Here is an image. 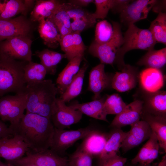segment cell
Masks as SVG:
<instances>
[{
    "label": "cell",
    "instance_id": "obj_19",
    "mask_svg": "<svg viewBox=\"0 0 166 166\" xmlns=\"http://www.w3.org/2000/svg\"><path fill=\"white\" fill-rule=\"evenodd\" d=\"M34 4L31 0H0V18L10 19L20 14L25 16Z\"/></svg>",
    "mask_w": 166,
    "mask_h": 166
},
{
    "label": "cell",
    "instance_id": "obj_50",
    "mask_svg": "<svg viewBox=\"0 0 166 166\" xmlns=\"http://www.w3.org/2000/svg\"><path fill=\"white\" fill-rule=\"evenodd\" d=\"M141 166H150V164H147V165H143V164H140Z\"/></svg>",
    "mask_w": 166,
    "mask_h": 166
},
{
    "label": "cell",
    "instance_id": "obj_24",
    "mask_svg": "<svg viewBox=\"0 0 166 166\" xmlns=\"http://www.w3.org/2000/svg\"><path fill=\"white\" fill-rule=\"evenodd\" d=\"M84 56L77 55L69 61L65 67L58 75L56 84L58 93L63 94L80 69V66Z\"/></svg>",
    "mask_w": 166,
    "mask_h": 166
},
{
    "label": "cell",
    "instance_id": "obj_47",
    "mask_svg": "<svg viewBox=\"0 0 166 166\" xmlns=\"http://www.w3.org/2000/svg\"><path fill=\"white\" fill-rule=\"evenodd\" d=\"M6 162L9 163L14 166H38L31 163L19 162L15 160L10 161H6Z\"/></svg>",
    "mask_w": 166,
    "mask_h": 166
},
{
    "label": "cell",
    "instance_id": "obj_1",
    "mask_svg": "<svg viewBox=\"0 0 166 166\" xmlns=\"http://www.w3.org/2000/svg\"><path fill=\"white\" fill-rule=\"evenodd\" d=\"M9 127L14 135L20 136L33 152L45 150L51 146L54 127L49 118L26 113L17 124Z\"/></svg>",
    "mask_w": 166,
    "mask_h": 166
},
{
    "label": "cell",
    "instance_id": "obj_45",
    "mask_svg": "<svg viewBox=\"0 0 166 166\" xmlns=\"http://www.w3.org/2000/svg\"><path fill=\"white\" fill-rule=\"evenodd\" d=\"M131 0H115L114 6L112 10L114 12L120 13L122 9Z\"/></svg>",
    "mask_w": 166,
    "mask_h": 166
},
{
    "label": "cell",
    "instance_id": "obj_46",
    "mask_svg": "<svg viewBox=\"0 0 166 166\" xmlns=\"http://www.w3.org/2000/svg\"><path fill=\"white\" fill-rule=\"evenodd\" d=\"M93 0H71L68 2L74 6L82 7L88 6L92 3H94Z\"/></svg>",
    "mask_w": 166,
    "mask_h": 166
},
{
    "label": "cell",
    "instance_id": "obj_12",
    "mask_svg": "<svg viewBox=\"0 0 166 166\" xmlns=\"http://www.w3.org/2000/svg\"><path fill=\"white\" fill-rule=\"evenodd\" d=\"M15 160L38 166H69L67 157L60 156L49 148L38 152L28 151L25 156Z\"/></svg>",
    "mask_w": 166,
    "mask_h": 166
},
{
    "label": "cell",
    "instance_id": "obj_42",
    "mask_svg": "<svg viewBox=\"0 0 166 166\" xmlns=\"http://www.w3.org/2000/svg\"><path fill=\"white\" fill-rule=\"evenodd\" d=\"M127 160V158L116 154L100 159L98 166H124Z\"/></svg>",
    "mask_w": 166,
    "mask_h": 166
},
{
    "label": "cell",
    "instance_id": "obj_31",
    "mask_svg": "<svg viewBox=\"0 0 166 166\" xmlns=\"http://www.w3.org/2000/svg\"><path fill=\"white\" fill-rule=\"evenodd\" d=\"M127 134L120 128H117L107 140L104 148L99 155L100 159L114 156L117 154Z\"/></svg>",
    "mask_w": 166,
    "mask_h": 166
},
{
    "label": "cell",
    "instance_id": "obj_43",
    "mask_svg": "<svg viewBox=\"0 0 166 166\" xmlns=\"http://www.w3.org/2000/svg\"><path fill=\"white\" fill-rule=\"evenodd\" d=\"M73 43L76 56L81 55L84 56L86 47L83 41L81 32L76 31L72 33Z\"/></svg>",
    "mask_w": 166,
    "mask_h": 166
},
{
    "label": "cell",
    "instance_id": "obj_4",
    "mask_svg": "<svg viewBox=\"0 0 166 166\" xmlns=\"http://www.w3.org/2000/svg\"><path fill=\"white\" fill-rule=\"evenodd\" d=\"M123 38V43L118 51L115 62L120 70L125 65L124 58L127 52L134 49L152 50L157 43L149 29H140L134 24L128 26Z\"/></svg>",
    "mask_w": 166,
    "mask_h": 166
},
{
    "label": "cell",
    "instance_id": "obj_23",
    "mask_svg": "<svg viewBox=\"0 0 166 166\" xmlns=\"http://www.w3.org/2000/svg\"><path fill=\"white\" fill-rule=\"evenodd\" d=\"M159 145L155 134L152 131L149 138L137 155L131 160L133 164H150L158 157Z\"/></svg>",
    "mask_w": 166,
    "mask_h": 166
},
{
    "label": "cell",
    "instance_id": "obj_40",
    "mask_svg": "<svg viewBox=\"0 0 166 166\" xmlns=\"http://www.w3.org/2000/svg\"><path fill=\"white\" fill-rule=\"evenodd\" d=\"M93 14V13H92ZM96 19L93 16L73 20L71 22V29L72 32H81L82 31L93 26L96 22Z\"/></svg>",
    "mask_w": 166,
    "mask_h": 166
},
{
    "label": "cell",
    "instance_id": "obj_26",
    "mask_svg": "<svg viewBox=\"0 0 166 166\" xmlns=\"http://www.w3.org/2000/svg\"><path fill=\"white\" fill-rule=\"evenodd\" d=\"M38 22V32L44 43L49 48H57L61 39L57 26L48 18L42 19Z\"/></svg>",
    "mask_w": 166,
    "mask_h": 166
},
{
    "label": "cell",
    "instance_id": "obj_33",
    "mask_svg": "<svg viewBox=\"0 0 166 166\" xmlns=\"http://www.w3.org/2000/svg\"><path fill=\"white\" fill-rule=\"evenodd\" d=\"M24 72V78L26 84L41 81L44 80L47 74L45 69L42 64L32 61L26 64Z\"/></svg>",
    "mask_w": 166,
    "mask_h": 166
},
{
    "label": "cell",
    "instance_id": "obj_18",
    "mask_svg": "<svg viewBox=\"0 0 166 166\" xmlns=\"http://www.w3.org/2000/svg\"><path fill=\"white\" fill-rule=\"evenodd\" d=\"M143 111L150 114L166 117V93L165 91L154 92L144 91Z\"/></svg>",
    "mask_w": 166,
    "mask_h": 166
},
{
    "label": "cell",
    "instance_id": "obj_10",
    "mask_svg": "<svg viewBox=\"0 0 166 166\" xmlns=\"http://www.w3.org/2000/svg\"><path fill=\"white\" fill-rule=\"evenodd\" d=\"M32 22L22 15L10 19L0 18V42L15 36H29Z\"/></svg>",
    "mask_w": 166,
    "mask_h": 166
},
{
    "label": "cell",
    "instance_id": "obj_32",
    "mask_svg": "<svg viewBox=\"0 0 166 166\" xmlns=\"http://www.w3.org/2000/svg\"><path fill=\"white\" fill-rule=\"evenodd\" d=\"M156 43L166 44V14L159 12L157 17L151 23L148 29Z\"/></svg>",
    "mask_w": 166,
    "mask_h": 166
},
{
    "label": "cell",
    "instance_id": "obj_7",
    "mask_svg": "<svg viewBox=\"0 0 166 166\" xmlns=\"http://www.w3.org/2000/svg\"><path fill=\"white\" fill-rule=\"evenodd\" d=\"M26 99L25 92L14 95L0 97V118L1 121H9L10 126L17 124L24 114Z\"/></svg>",
    "mask_w": 166,
    "mask_h": 166
},
{
    "label": "cell",
    "instance_id": "obj_21",
    "mask_svg": "<svg viewBox=\"0 0 166 166\" xmlns=\"http://www.w3.org/2000/svg\"><path fill=\"white\" fill-rule=\"evenodd\" d=\"M64 2L56 0L36 1L30 13V20L38 22L42 19L50 18L61 8Z\"/></svg>",
    "mask_w": 166,
    "mask_h": 166
},
{
    "label": "cell",
    "instance_id": "obj_3",
    "mask_svg": "<svg viewBox=\"0 0 166 166\" xmlns=\"http://www.w3.org/2000/svg\"><path fill=\"white\" fill-rule=\"evenodd\" d=\"M28 62L0 58V97L10 92H25L24 68Z\"/></svg>",
    "mask_w": 166,
    "mask_h": 166
},
{
    "label": "cell",
    "instance_id": "obj_14",
    "mask_svg": "<svg viewBox=\"0 0 166 166\" xmlns=\"http://www.w3.org/2000/svg\"><path fill=\"white\" fill-rule=\"evenodd\" d=\"M130 130L127 134L121 148L124 152L139 145L149 138L152 131L148 124L141 120L131 125Z\"/></svg>",
    "mask_w": 166,
    "mask_h": 166
},
{
    "label": "cell",
    "instance_id": "obj_37",
    "mask_svg": "<svg viewBox=\"0 0 166 166\" xmlns=\"http://www.w3.org/2000/svg\"><path fill=\"white\" fill-rule=\"evenodd\" d=\"M94 3L96 7L95 11L93 13L94 18L96 19H104L113 8L115 0H95Z\"/></svg>",
    "mask_w": 166,
    "mask_h": 166
},
{
    "label": "cell",
    "instance_id": "obj_20",
    "mask_svg": "<svg viewBox=\"0 0 166 166\" xmlns=\"http://www.w3.org/2000/svg\"><path fill=\"white\" fill-rule=\"evenodd\" d=\"M139 82L144 91L154 92L159 90L164 85L163 75L160 69L147 68L139 75Z\"/></svg>",
    "mask_w": 166,
    "mask_h": 166
},
{
    "label": "cell",
    "instance_id": "obj_8",
    "mask_svg": "<svg viewBox=\"0 0 166 166\" xmlns=\"http://www.w3.org/2000/svg\"><path fill=\"white\" fill-rule=\"evenodd\" d=\"M94 129L90 126L76 130H67L54 128L49 149L62 156L65 151L77 141L84 139Z\"/></svg>",
    "mask_w": 166,
    "mask_h": 166
},
{
    "label": "cell",
    "instance_id": "obj_27",
    "mask_svg": "<svg viewBox=\"0 0 166 166\" xmlns=\"http://www.w3.org/2000/svg\"><path fill=\"white\" fill-rule=\"evenodd\" d=\"M35 54L39 58L40 64L44 67L47 73L52 75L56 73L57 65L63 58H66L65 54L48 49L37 51Z\"/></svg>",
    "mask_w": 166,
    "mask_h": 166
},
{
    "label": "cell",
    "instance_id": "obj_49",
    "mask_svg": "<svg viewBox=\"0 0 166 166\" xmlns=\"http://www.w3.org/2000/svg\"><path fill=\"white\" fill-rule=\"evenodd\" d=\"M0 166H14L12 164L6 162L4 163L0 160Z\"/></svg>",
    "mask_w": 166,
    "mask_h": 166
},
{
    "label": "cell",
    "instance_id": "obj_35",
    "mask_svg": "<svg viewBox=\"0 0 166 166\" xmlns=\"http://www.w3.org/2000/svg\"><path fill=\"white\" fill-rule=\"evenodd\" d=\"M93 156L80 145L68 158L69 166H92Z\"/></svg>",
    "mask_w": 166,
    "mask_h": 166
},
{
    "label": "cell",
    "instance_id": "obj_17",
    "mask_svg": "<svg viewBox=\"0 0 166 166\" xmlns=\"http://www.w3.org/2000/svg\"><path fill=\"white\" fill-rule=\"evenodd\" d=\"M112 80L105 72V64L100 63L91 69L89 73L88 90L94 93L93 100L101 98V93L111 85Z\"/></svg>",
    "mask_w": 166,
    "mask_h": 166
},
{
    "label": "cell",
    "instance_id": "obj_25",
    "mask_svg": "<svg viewBox=\"0 0 166 166\" xmlns=\"http://www.w3.org/2000/svg\"><path fill=\"white\" fill-rule=\"evenodd\" d=\"M142 120L146 121L156 135L160 147L166 152V117L154 115L142 111Z\"/></svg>",
    "mask_w": 166,
    "mask_h": 166
},
{
    "label": "cell",
    "instance_id": "obj_38",
    "mask_svg": "<svg viewBox=\"0 0 166 166\" xmlns=\"http://www.w3.org/2000/svg\"><path fill=\"white\" fill-rule=\"evenodd\" d=\"M64 7L70 19L73 20L91 17V13L82 7L73 5L68 2L64 3Z\"/></svg>",
    "mask_w": 166,
    "mask_h": 166
},
{
    "label": "cell",
    "instance_id": "obj_16",
    "mask_svg": "<svg viewBox=\"0 0 166 166\" xmlns=\"http://www.w3.org/2000/svg\"><path fill=\"white\" fill-rule=\"evenodd\" d=\"M143 102L140 99H136L127 105L122 112L116 115L112 122L110 126L121 128L131 125L140 120L143 109Z\"/></svg>",
    "mask_w": 166,
    "mask_h": 166
},
{
    "label": "cell",
    "instance_id": "obj_15",
    "mask_svg": "<svg viewBox=\"0 0 166 166\" xmlns=\"http://www.w3.org/2000/svg\"><path fill=\"white\" fill-rule=\"evenodd\" d=\"M121 70L116 72L112 78V87L120 92H125L134 88L139 78L137 69L125 64Z\"/></svg>",
    "mask_w": 166,
    "mask_h": 166
},
{
    "label": "cell",
    "instance_id": "obj_9",
    "mask_svg": "<svg viewBox=\"0 0 166 166\" xmlns=\"http://www.w3.org/2000/svg\"><path fill=\"white\" fill-rule=\"evenodd\" d=\"M157 2L156 0H131L120 13L121 22L128 26L146 18Z\"/></svg>",
    "mask_w": 166,
    "mask_h": 166
},
{
    "label": "cell",
    "instance_id": "obj_39",
    "mask_svg": "<svg viewBox=\"0 0 166 166\" xmlns=\"http://www.w3.org/2000/svg\"><path fill=\"white\" fill-rule=\"evenodd\" d=\"M59 45L69 61L77 56L73 43L72 33L61 38Z\"/></svg>",
    "mask_w": 166,
    "mask_h": 166
},
{
    "label": "cell",
    "instance_id": "obj_36",
    "mask_svg": "<svg viewBox=\"0 0 166 166\" xmlns=\"http://www.w3.org/2000/svg\"><path fill=\"white\" fill-rule=\"evenodd\" d=\"M126 105L118 93L108 96L104 104V108L107 115H116L121 113Z\"/></svg>",
    "mask_w": 166,
    "mask_h": 166
},
{
    "label": "cell",
    "instance_id": "obj_5",
    "mask_svg": "<svg viewBox=\"0 0 166 166\" xmlns=\"http://www.w3.org/2000/svg\"><path fill=\"white\" fill-rule=\"evenodd\" d=\"M33 41L29 36L13 37L0 42V58L30 62Z\"/></svg>",
    "mask_w": 166,
    "mask_h": 166
},
{
    "label": "cell",
    "instance_id": "obj_44",
    "mask_svg": "<svg viewBox=\"0 0 166 166\" xmlns=\"http://www.w3.org/2000/svg\"><path fill=\"white\" fill-rule=\"evenodd\" d=\"M14 135L12 129L2 121L0 120V140L5 138L11 137Z\"/></svg>",
    "mask_w": 166,
    "mask_h": 166
},
{
    "label": "cell",
    "instance_id": "obj_6",
    "mask_svg": "<svg viewBox=\"0 0 166 166\" xmlns=\"http://www.w3.org/2000/svg\"><path fill=\"white\" fill-rule=\"evenodd\" d=\"M112 22L114 33L111 39L102 44L93 41L89 47V52L93 56L98 58L101 63L113 65L115 63L118 51L123 43V38L120 24L115 22Z\"/></svg>",
    "mask_w": 166,
    "mask_h": 166
},
{
    "label": "cell",
    "instance_id": "obj_2",
    "mask_svg": "<svg viewBox=\"0 0 166 166\" xmlns=\"http://www.w3.org/2000/svg\"><path fill=\"white\" fill-rule=\"evenodd\" d=\"M26 113L50 119L55 108L57 89L51 79L26 84Z\"/></svg>",
    "mask_w": 166,
    "mask_h": 166
},
{
    "label": "cell",
    "instance_id": "obj_22",
    "mask_svg": "<svg viewBox=\"0 0 166 166\" xmlns=\"http://www.w3.org/2000/svg\"><path fill=\"white\" fill-rule=\"evenodd\" d=\"M106 98L103 97L98 100L82 103L75 102L69 106L79 111L83 114L97 119L108 122L107 119V114L104 107Z\"/></svg>",
    "mask_w": 166,
    "mask_h": 166
},
{
    "label": "cell",
    "instance_id": "obj_41",
    "mask_svg": "<svg viewBox=\"0 0 166 166\" xmlns=\"http://www.w3.org/2000/svg\"><path fill=\"white\" fill-rule=\"evenodd\" d=\"M64 3L61 8L53 16L48 19L51 20L56 26L62 25L71 30V19L64 7Z\"/></svg>",
    "mask_w": 166,
    "mask_h": 166
},
{
    "label": "cell",
    "instance_id": "obj_34",
    "mask_svg": "<svg viewBox=\"0 0 166 166\" xmlns=\"http://www.w3.org/2000/svg\"><path fill=\"white\" fill-rule=\"evenodd\" d=\"M114 33L112 25L107 20L101 21L96 25L94 41L100 44L106 43L111 39Z\"/></svg>",
    "mask_w": 166,
    "mask_h": 166
},
{
    "label": "cell",
    "instance_id": "obj_11",
    "mask_svg": "<svg viewBox=\"0 0 166 166\" xmlns=\"http://www.w3.org/2000/svg\"><path fill=\"white\" fill-rule=\"evenodd\" d=\"M65 103L59 97L57 98L55 108L50 119L56 128L65 129L79 122L82 118L83 114L80 111Z\"/></svg>",
    "mask_w": 166,
    "mask_h": 166
},
{
    "label": "cell",
    "instance_id": "obj_29",
    "mask_svg": "<svg viewBox=\"0 0 166 166\" xmlns=\"http://www.w3.org/2000/svg\"><path fill=\"white\" fill-rule=\"evenodd\" d=\"M107 140L104 135L94 130L84 139L80 145L93 156L100 155Z\"/></svg>",
    "mask_w": 166,
    "mask_h": 166
},
{
    "label": "cell",
    "instance_id": "obj_48",
    "mask_svg": "<svg viewBox=\"0 0 166 166\" xmlns=\"http://www.w3.org/2000/svg\"><path fill=\"white\" fill-rule=\"evenodd\" d=\"M157 166H166V155L162 157L161 161L159 163Z\"/></svg>",
    "mask_w": 166,
    "mask_h": 166
},
{
    "label": "cell",
    "instance_id": "obj_30",
    "mask_svg": "<svg viewBox=\"0 0 166 166\" xmlns=\"http://www.w3.org/2000/svg\"><path fill=\"white\" fill-rule=\"evenodd\" d=\"M166 63V48L158 50L153 49L148 51L138 61L137 64L144 66L147 68L160 69Z\"/></svg>",
    "mask_w": 166,
    "mask_h": 166
},
{
    "label": "cell",
    "instance_id": "obj_28",
    "mask_svg": "<svg viewBox=\"0 0 166 166\" xmlns=\"http://www.w3.org/2000/svg\"><path fill=\"white\" fill-rule=\"evenodd\" d=\"M88 67V64L84 63L65 92L61 95L59 98L65 103L69 102L81 93L84 77Z\"/></svg>",
    "mask_w": 166,
    "mask_h": 166
},
{
    "label": "cell",
    "instance_id": "obj_13",
    "mask_svg": "<svg viewBox=\"0 0 166 166\" xmlns=\"http://www.w3.org/2000/svg\"><path fill=\"white\" fill-rule=\"evenodd\" d=\"M29 149L27 144L16 134L0 140V157L6 161L16 160L23 157Z\"/></svg>",
    "mask_w": 166,
    "mask_h": 166
}]
</instances>
